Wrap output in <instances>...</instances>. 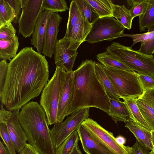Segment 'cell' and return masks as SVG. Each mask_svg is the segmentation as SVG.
Here are the masks:
<instances>
[{"instance_id": "6da1fadb", "label": "cell", "mask_w": 154, "mask_h": 154, "mask_svg": "<svg viewBox=\"0 0 154 154\" xmlns=\"http://www.w3.org/2000/svg\"><path fill=\"white\" fill-rule=\"evenodd\" d=\"M49 65L45 56L32 47L22 49L9 63L1 103L7 110L20 109L38 97L49 80Z\"/></svg>"}, {"instance_id": "7a4b0ae2", "label": "cell", "mask_w": 154, "mask_h": 154, "mask_svg": "<svg viewBox=\"0 0 154 154\" xmlns=\"http://www.w3.org/2000/svg\"><path fill=\"white\" fill-rule=\"evenodd\" d=\"M95 63L86 60L73 71L74 91L69 115L80 109L91 107L99 109L108 114L110 98L97 77Z\"/></svg>"}, {"instance_id": "3957f363", "label": "cell", "mask_w": 154, "mask_h": 154, "mask_svg": "<svg viewBox=\"0 0 154 154\" xmlns=\"http://www.w3.org/2000/svg\"><path fill=\"white\" fill-rule=\"evenodd\" d=\"M19 119L27 141L40 154H55L45 113L37 102H29L21 108Z\"/></svg>"}, {"instance_id": "277c9868", "label": "cell", "mask_w": 154, "mask_h": 154, "mask_svg": "<svg viewBox=\"0 0 154 154\" xmlns=\"http://www.w3.org/2000/svg\"><path fill=\"white\" fill-rule=\"evenodd\" d=\"M106 52L135 71L139 74L154 78V57L134 50L132 47L114 42L106 49Z\"/></svg>"}, {"instance_id": "5b68a950", "label": "cell", "mask_w": 154, "mask_h": 154, "mask_svg": "<svg viewBox=\"0 0 154 154\" xmlns=\"http://www.w3.org/2000/svg\"><path fill=\"white\" fill-rule=\"evenodd\" d=\"M66 74L63 68L56 66L53 76L41 93L40 105L45 113L48 125L57 123L58 106Z\"/></svg>"}, {"instance_id": "8992f818", "label": "cell", "mask_w": 154, "mask_h": 154, "mask_svg": "<svg viewBox=\"0 0 154 154\" xmlns=\"http://www.w3.org/2000/svg\"><path fill=\"white\" fill-rule=\"evenodd\" d=\"M103 66L104 72L120 98L136 99L143 94L144 91L137 73L134 71L108 68Z\"/></svg>"}, {"instance_id": "52a82bcc", "label": "cell", "mask_w": 154, "mask_h": 154, "mask_svg": "<svg viewBox=\"0 0 154 154\" xmlns=\"http://www.w3.org/2000/svg\"><path fill=\"white\" fill-rule=\"evenodd\" d=\"M125 28L112 17L99 18L93 24L85 41L91 43L121 37Z\"/></svg>"}, {"instance_id": "ba28073f", "label": "cell", "mask_w": 154, "mask_h": 154, "mask_svg": "<svg viewBox=\"0 0 154 154\" xmlns=\"http://www.w3.org/2000/svg\"><path fill=\"white\" fill-rule=\"evenodd\" d=\"M89 108L80 109L60 123H55L51 130V136L55 149L89 116Z\"/></svg>"}, {"instance_id": "9c48e42d", "label": "cell", "mask_w": 154, "mask_h": 154, "mask_svg": "<svg viewBox=\"0 0 154 154\" xmlns=\"http://www.w3.org/2000/svg\"><path fill=\"white\" fill-rule=\"evenodd\" d=\"M82 125L98 143L111 154H129L127 146L118 144L112 133L106 130L93 119H85Z\"/></svg>"}, {"instance_id": "30bf717a", "label": "cell", "mask_w": 154, "mask_h": 154, "mask_svg": "<svg viewBox=\"0 0 154 154\" xmlns=\"http://www.w3.org/2000/svg\"><path fill=\"white\" fill-rule=\"evenodd\" d=\"M43 0H20L22 11L18 20V34L30 37L40 14L44 10Z\"/></svg>"}, {"instance_id": "8fae6325", "label": "cell", "mask_w": 154, "mask_h": 154, "mask_svg": "<svg viewBox=\"0 0 154 154\" xmlns=\"http://www.w3.org/2000/svg\"><path fill=\"white\" fill-rule=\"evenodd\" d=\"M69 44L68 38L64 37L58 40L54 52V63L63 68L66 72H72V68L78 55L77 50L68 49Z\"/></svg>"}, {"instance_id": "7c38bea8", "label": "cell", "mask_w": 154, "mask_h": 154, "mask_svg": "<svg viewBox=\"0 0 154 154\" xmlns=\"http://www.w3.org/2000/svg\"><path fill=\"white\" fill-rule=\"evenodd\" d=\"M62 20L60 15L58 13H55L48 21L43 42L42 53L44 56L51 58L54 54Z\"/></svg>"}, {"instance_id": "4fadbf2b", "label": "cell", "mask_w": 154, "mask_h": 154, "mask_svg": "<svg viewBox=\"0 0 154 154\" xmlns=\"http://www.w3.org/2000/svg\"><path fill=\"white\" fill-rule=\"evenodd\" d=\"M74 79L73 71L67 72L64 86L58 106L56 123L63 122L66 116L69 115L73 97Z\"/></svg>"}, {"instance_id": "5bb4252c", "label": "cell", "mask_w": 154, "mask_h": 154, "mask_svg": "<svg viewBox=\"0 0 154 154\" xmlns=\"http://www.w3.org/2000/svg\"><path fill=\"white\" fill-rule=\"evenodd\" d=\"M20 109L12 111V115L6 123L9 136L18 153L24 148L27 141L25 133L19 119Z\"/></svg>"}, {"instance_id": "9a60e30c", "label": "cell", "mask_w": 154, "mask_h": 154, "mask_svg": "<svg viewBox=\"0 0 154 154\" xmlns=\"http://www.w3.org/2000/svg\"><path fill=\"white\" fill-rule=\"evenodd\" d=\"M92 25L82 17L73 27L68 38L69 44L68 49L77 50L80 45L85 41Z\"/></svg>"}, {"instance_id": "2e32d148", "label": "cell", "mask_w": 154, "mask_h": 154, "mask_svg": "<svg viewBox=\"0 0 154 154\" xmlns=\"http://www.w3.org/2000/svg\"><path fill=\"white\" fill-rule=\"evenodd\" d=\"M53 13L48 10H43L38 17L32 34L31 44L40 54L42 52L43 42L47 23Z\"/></svg>"}, {"instance_id": "e0dca14e", "label": "cell", "mask_w": 154, "mask_h": 154, "mask_svg": "<svg viewBox=\"0 0 154 154\" xmlns=\"http://www.w3.org/2000/svg\"><path fill=\"white\" fill-rule=\"evenodd\" d=\"M76 131L83 149L87 154H111L98 143L82 125Z\"/></svg>"}, {"instance_id": "ac0fdd59", "label": "cell", "mask_w": 154, "mask_h": 154, "mask_svg": "<svg viewBox=\"0 0 154 154\" xmlns=\"http://www.w3.org/2000/svg\"><path fill=\"white\" fill-rule=\"evenodd\" d=\"M125 123V127L134 135L140 145L146 149L153 150L151 131L140 127L132 120Z\"/></svg>"}, {"instance_id": "d6986e66", "label": "cell", "mask_w": 154, "mask_h": 154, "mask_svg": "<svg viewBox=\"0 0 154 154\" xmlns=\"http://www.w3.org/2000/svg\"><path fill=\"white\" fill-rule=\"evenodd\" d=\"M109 102L110 106L108 115L115 122L119 121L125 122L132 120L124 102L110 98Z\"/></svg>"}, {"instance_id": "ffe728a7", "label": "cell", "mask_w": 154, "mask_h": 154, "mask_svg": "<svg viewBox=\"0 0 154 154\" xmlns=\"http://www.w3.org/2000/svg\"><path fill=\"white\" fill-rule=\"evenodd\" d=\"M19 44L17 35L8 40L0 39V58L10 61L17 55Z\"/></svg>"}, {"instance_id": "44dd1931", "label": "cell", "mask_w": 154, "mask_h": 154, "mask_svg": "<svg viewBox=\"0 0 154 154\" xmlns=\"http://www.w3.org/2000/svg\"><path fill=\"white\" fill-rule=\"evenodd\" d=\"M139 29L140 32L154 31V0H148L145 12L139 17Z\"/></svg>"}, {"instance_id": "7402d4cb", "label": "cell", "mask_w": 154, "mask_h": 154, "mask_svg": "<svg viewBox=\"0 0 154 154\" xmlns=\"http://www.w3.org/2000/svg\"><path fill=\"white\" fill-rule=\"evenodd\" d=\"M122 99L127 106L131 119L140 127L151 131L140 111L135 99L131 98Z\"/></svg>"}, {"instance_id": "603a6c76", "label": "cell", "mask_w": 154, "mask_h": 154, "mask_svg": "<svg viewBox=\"0 0 154 154\" xmlns=\"http://www.w3.org/2000/svg\"><path fill=\"white\" fill-rule=\"evenodd\" d=\"M95 67L97 77L108 96L110 98L120 100L111 82L104 71L103 65L96 63Z\"/></svg>"}, {"instance_id": "cb8c5ba5", "label": "cell", "mask_w": 154, "mask_h": 154, "mask_svg": "<svg viewBox=\"0 0 154 154\" xmlns=\"http://www.w3.org/2000/svg\"><path fill=\"white\" fill-rule=\"evenodd\" d=\"M112 17L115 18L125 28L131 29L133 19L129 9L124 5H112Z\"/></svg>"}, {"instance_id": "d4e9b609", "label": "cell", "mask_w": 154, "mask_h": 154, "mask_svg": "<svg viewBox=\"0 0 154 154\" xmlns=\"http://www.w3.org/2000/svg\"><path fill=\"white\" fill-rule=\"evenodd\" d=\"M97 59L105 67L115 69L134 71L131 68L106 51L97 55Z\"/></svg>"}, {"instance_id": "484cf974", "label": "cell", "mask_w": 154, "mask_h": 154, "mask_svg": "<svg viewBox=\"0 0 154 154\" xmlns=\"http://www.w3.org/2000/svg\"><path fill=\"white\" fill-rule=\"evenodd\" d=\"M94 9L99 18L112 17V5L110 0H86Z\"/></svg>"}, {"instance_id": "4316f807", "label": "cell", "mask_w": 154, "mask_h": 154, "mask_svg": "<svg viewBox=\"0 0 154 154\" xmlns=\"http://www.w3.org/2000/svg\"><path fill=\"white\" fill-rule=\"evenodd\" d=\"M79 137L76 130L67 137L55 149V154H70L77 145Z\"/></svg>"}, {"instance_id": "83f0119b", "label": "cell", "mask_w": 154, "mask_h": 154, "mask_svg": "<svg viewBox=\"0 0 154 154\" xmlns=\"http://www.w3.org/2000/svg\"><path fill=\"white\" fill-rule=\"evenodd\" d=\"M82 17V14L75 0H72L70 4L66 30L64 37L69 38L72 29Z\"/></svg>"}, {"instance_id": "f1b7e54d", "label": "cell", "mask_w": 154, "mask_h": 154, "mask_svg": "<svg viewBox=\"0 0 154 154\" xmlns=\"http://www.w3.org/2000/svg\"><path fill=\"white\" fill-rule=\"evenodd\" d=\"M142 116L151 131L154 130V108L141 98L135 99Z\"/></svg>"}, {"instance_id": "f546056e", "label": "cell", "mask_w": 154, "mask_h": 154, "mask_svg": "<svg viewBox=\"0 0 154 154\" xmlns=\"http://www.w3.org/2000/svg\"><path fill=\"white\" fill-rule=\"evenodd\" d=\"M84 19L91 24H93L99 18L94 8L86 0H75Z\"/></svg>"}, {"instance_id": "4dcf8cb0", "label": "cell", "mask_w": 154, "mask_h": 154, "mask_svg": "<svg viewBox=\"0 0 154 154\" xmlns=\"http://www.w3.org/2000/svg\"><path fill=\"white\" fill-rule=\"evenodd\" d=\"M15 14L13 8L6 0H0V27L14 21Z\"/></svg>"}, {"instance_id": "1f68e13d", "label": "cell", "mask_w": 154, "mask_h": 154, "mask_svg": "<svg viewBox=\"0 0 154 154\" xmlns=\"http://www.w3.org/2000/svg\"><path fill=\"white\" fill-rule=\"evenodd\" d=\"M42 7L44 10L53 13L64 12L69 9L65 0H43Z\"/></svg>"}, {"instance_id": "d6a6232c", "label": "cell", "mask_w": 154, "mask_h": 154, "mask_svg": "<svg viewBox=\"0 0 154 154\" xmlns=\"http://www.w3.org/2000/svg\"><path fill=\"white\" fill-rule=\"evenodd\" d=\"M129 6L131 16L134 19L143 14L147 8L148 0H128L126 1Z\"/></svg>"}, {"instance_id": "836d02e7", "label": "cell", "mask_w": 154, "mask_h": 154, "mask_svg": "<svg viewBox=\"0 0 154 154\" xmlns=\"http://www.w3.org/2000/svg\"><path fill=\"white\" fill-rule=\"evenodd\" d=\"M0 136L10 154H17L14 145L8 134L7 123L0 124Z\"/></svg>"}, {"instance_id": "e575fe53", "label": "cell", "mask_w": 154, "mask_h": 154, "mask_svg": "<svg viewBox=\"0 0 154 154\" xmlns=\"http://www.w3.org/2000/svg\"><path fill=\"white\" fill-rule=\"evenodd\" d=\"M16 32L11 23H8L0 27V39L9 40L16 35Z\"/></svg>"}, {"instance_id": "d590c367", "label": "cell", "mask_w": 154, "mask_h": 154, "mask_svg": "<svg viewBox=\"0 0 154 154\" xmlns=\"http://www.w3.org/2000/svg\"><path fill=\"white\" fill-rule=\"evenodd\" d=\"M138 51L146 55H152L154 54V35L151 38L141 42Z\"/></svg>"}, {"instance_id": "8d00e7d4", "label": "cell", "mask_w": 154, "mask_h": 154, "mask_svg": "<svg viewBox=\"0 0 154 154\" xmlns=\"http://www.w3.org/2000/svg\"><path fill=\"white\" fill-rule=\"evenodd\" d=\"M154 35V31L147 32L139 34H128L123 33L122 36H127L131 37L132 39L133 43L131 47L138 42H143L146 39L152 37Z\"/></svg>"}, {"instance_id": "74e56055", "label": "cell", "mask_w": 154, "mask_h": 154, "mask_svg": "<svg viewBox=\"0 0 154 154\" xmlns=\"http://www.w3.org/2000/svg\"><path fill=\"white\" fill-rule=\"evenodd\" d=\"M140 81L144 92L150 89L154 88V78L149 76L139 74Z\"/></svg>"}, {"instance_id": "f35d334b", "label": "cell", "mask_w": 154, "mask_h": 154, "mask_svg": "<svg viewBox=\"0 0 154 154\" xmlns=\"http://www.w3.org/2000/svg\"><path fill=\"white\" fill-rule=\"evenodd\" d=\"M9 63L5 60L0 62V92L2 90L5 83L8 70Z\"/></svg>"}, {"instance_id": "ab89813d", "label": "cell", "mask_w": 154, "mask_h": 154, "mask_svg": "<svg viewBox=\"0 0 154 154\" xmlns=\"http://www.w3.org/2000/svg\"><path fill=\"white\" fill-rule=\"evenodd\" d=\"M6 2L13 8L15 14V18L13 22L16 23L18 21L21 14V4L20 0H6Z\"/></svg>"}, {"instance_id": "60d3db41", "label": "cell", "mask_w": 154, "mask_h": 154, "mask_svg": "<svg viewBox=\"0 0 154 154\" xmlns=\"http://www.w3.org/2000/svg\"><path fill=\"white\" fill-rule=\"evenodd\" d=\"M126 149L129 154H150V152L137 141L131 147L127 146Z\"/></svg>"}, {"instance_id": "b9f144b4", "label": "cell", "mask_w": 154, "mask_h": 154, "mask_svg": "<svg viewBox=\"0 0 154 154\" xmlns=\"http://www.w3.org/2000/svg\"><path fill=\"white\" fill-rule=\"evenodd\" d=\"M140 98L154 108V88L144 92Z\"/></svg>"}, {"instance_id": "7bdbcfd3", "label": "cell", "mask_w": 154, "mask_h": 154, "mask_svg": "<svg viewBox=\"0 0 154 154\" xmlns=\"http://www.w3.org/2000/svg\"><path fill=\"white\" fill-rule=\"evenodd\" d=\"M1 104L0 110V124L6 123L13 114V112L10 110H5Z\"/></svg>"}, {"instance_id": "ee69618b", "label": "cell", "mask_w": 154, "mask_h": 154, "mask_svg": "<svg viewBox=\"0 0 154 154\" xmlns=\"http://www.w3.org/2000/svg\"><path fill=\"white\" fill-rule=\"evenodd\" d=\"M25 154H40L37 150L29 143H26L22 150Z\"/></svg>"}, {"instance_id": "f6af8a7d", "label": "cell", "mask_w": 154, "mask_h": 154, "mask_svg": "<svg viewBox=\"0 0 154 154\" xmlns=\"http://www.w3.org/2000/svg\"><path fill=\"white\" fill-rule=\"evenodd\" d=\"M0 154H11L3 143L0 141Z\"/></svg>"}, {"instance_id": "bcb514c9", "label": "cell", "mask_w": 154, "mask_h": 154, "mask_svg": "<svg viewBox=\"0 0 154 154\" xmlns=\"http://www.w3.org/2000/svg\"><path fill=\"white\" fill-rule=\"evenodd\" d=\"M116 139L117 143L120 145H124L126 142L125 138L122 136H119L116 137Z\"/></svg>"}, {"instance_id": "7dc6e473", "label": "cell", "mask_w": 154, "mask_h": 154, "mask_svg": "<svg viewBox=\"0 0 154 154\" xmlns=\"http://www.w3.org/2000/svg\"><path fill=\"white\" fill-rule=\"evenodd\" d=\"M70 154H82L79 147L78 145L75 147Z\"/></svg>"}, {"instance_id": "c3c4849f", "label": "cell", "mask_w": 154, "mask_h": 154, "mask_svg": "<svg viewBox=\"0 0 154 154\" xmlns=\"http://www.w3.org/2000/svg\"><path fill=\"white\" fill-rule=\"evenodd\" d=\"M151 133L152 136V142L153 147V150H154V130L152 131Z\"/></svg>"}, {"instance_id": "681fc988", "label": "cell", "mask_w": 154, "mask_h": 154, "mask_svg": "<svg viewBox=\"0 0 154 154\" xmlns=\"http://www.w3.org/2000/svg\"><path fill=\"white\" fill-rule=\"evenodd\" d=\"M150 154H154V150H151L150 152Z\"/></svg>"}, {"instance_id": "f907efd6", "label": "cell", "mask_w": 154, "mask_h": 154, "mask_svg": "<svg viewBox=\"0 0 154 154\" xmlns=\"http://www.w3.org/2000/svg\"><path fill=\"white\" fill-rule=\"evenodd\" d=\"M19 154H25L22 151H21L19 153Z\"/></svg>"}]
</instances>
